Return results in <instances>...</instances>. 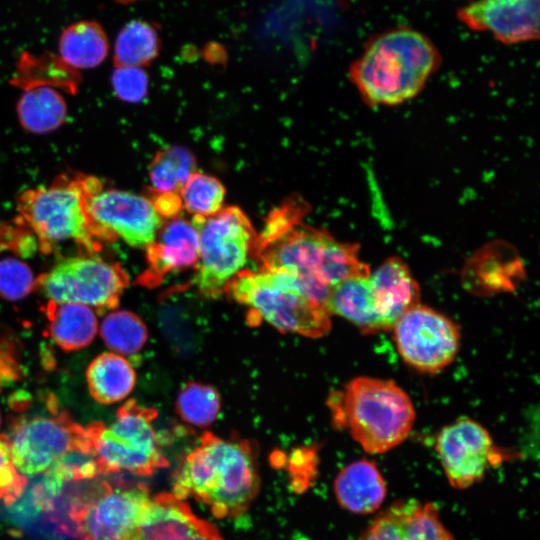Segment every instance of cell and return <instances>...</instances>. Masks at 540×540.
<instances>
[{"label": "cell", "instance_id": "obj_37", "mask_svg": "<svg viewBox=\"0 0 540 540\" xmlns=\"http://www.w3.org/2000/svg\"><path fill=\"white\" fill-rule=\"evenodd\" d=\"M0 423H1V417H0Z\"/></svg>", "mask_w": 540, "mask_h": 540}, {"label": "cell", "instance_id": "obj_8", "mask_svg": "<svg viewBox=\"0 0 540 540\" xmlns=\"http://www.w3.org/2000/svg\"><path fill=\"white\" fill-rule=\"evenodd\" d=\"M199 257L193 284L208 297H218L244 270L256 236L247 216L238 207L222 208L208 217L194 216Z\"/></svg>", "mask_w": 540, "mask_h": 540}, {"label": "cell", "instance_id": "obj_7", "mask_svg": "<svg viewBox=\"0 0 540 540\" xmlns=\"http://www.w3.org/2000/svg\"><path fill=\"white\" fill-rule=\"evenodd\" d=\"M155 417L154 410L130 400L110 425L93 422L86 427L101 475L125 471L150 476L168 465L157 443Z\"/></svg>", "mask_w": 540, "mask_h": 540}, {"label": "cell", "instance_id": "obj_23", "mask_svg": "<svg viewBox=\"0 0 540 540\" xmlns=\"http://www.w3.org/2000/svg\"><path fill=\"white\" fill-rule=\"evenodd\" d=\"M86 379L92 397L111 404L128 396L136 382L130 362L117 353H102L88 366Z\"/></svg>", "mask_w": 540, "mask_h": 540}, {"label": "cell", "instance_id": "obj_34", "mask_svg": "<svg viewBox=\"0 0 540 540\" xmlns=\"http://www.w3.org/2000/svg\"><path fill=\"white\" fill-rule=\"evenodd\" d=\"M27 485V478L14 466L5 435H0V500L7 505L18 500Z\"/></svg>", "mask_w": 540, "mask_h": 540}, {"label": "cell", "instance_id": "obj_14", "mask_svg": "<svg viewBox=\"0 0 540 540\" xmlns=\"http://www.w3.org/2000/svg\"><path fill=\"white\" fill-rule=\"evenodd\" d=\"M435 444L445 475L457 489L480 481L497 454L488 431L468 417L443 427Z\"/></svg>", "mask_w": 540, "mask_h": 540}, {"label": "cell", "instance_id": "obj_19", "mask_svg": "<svg viewBox=\"0 0 540 540\" xmlns=\"http://www.w3.org/2000/svg\"><path fill=\"white\" fill-rule=\"evenodd\" d=\"M369 283L385 331L409 309L420 303V287L409 266L394 256L369 274Z\"/></svg>", "mask_w": 540, "mask_h": 540}, {"label": "cell", "instance_id": "obj_6", "mask_svg": "<svg viewBox=\"0 0 540 540\" xmlns=\"http://www.w3.org/2000/svg\"><path fill=\"white\" fill-rule=\"evenodd\" d=\"M87 181L88 176L81 174L60 175L50 186L20 195L22 223L34 232L43 252L67 240L75 241L89 254L100 250L86 211Z\"/></svg>", "mask_w": 540, "mask_h": 540}, {"label": "cell", "instance_id": "obj_5", "mask_svg": "<svg viewBox=\"0 0 540 540\" xmlns=\"http://www.w3.org/2000/svg\"><path fill=\"white\" fill-rule=\"evenodd\" d=\"M225 292L258 320L282 332L319 338L331 328L325 306L311 298L301 282L287 272L243 270Z\"/></svg>", "mask_w": 540, "mask_h": 540}, {"label": "cell", "instance_id": "obj_22", "mask_svg": "<svg viewBox=\"0 0 540 540\" xmlns=\"http://www.w3.org/2000/svg\"><path fill=\"white\" fill-rule=\"evenodd\" d=\"M45 312L50 337L60 348L78 350L93 341L97 332V318L89 306L50 300Z\"/></svg>", "mask_w": 540, "mask_h": 540}, {"label": "cell", "instance_id": "obj_28", "mask_svg": "<svg viewBox=\"0 0 540 540\" xmlns=\"http://www.w3.org/2000/svg\"><path fill=\"white\" fill-rule=\"evenodd\" d=\"M193 154L186 148L172 146L156 154L149 167V179L156 194L179 193L196 172Z\"/></svg>", "mask_w": 540, "mask_h": 540}, {"label": "cell", "instance_id": "obj_30", "mask_svg": "<svg viewBox=\"0 0 540 540\" xmlns=\"http://www.w3.org/2000/svg\"><path fill=\"white\" fill-rule=\"evenodd\" d=\"M220 397L208 385L191 382L180 391L176 408L180 418L188 424L204 427L212 424L220 411Z\"/></svg>", "mask_w": 540, "mask_h": 540}, {"label": "cell", "instance_id": "obj_12", "mask_svg": "<svg viewBox=\"0 0 540 540\" xmlns=\"http://www.w3.org/2000/svg\"><path fill=\"white\" fill-rule=\"evenodd\" d=\"M128 283L119 264L95 256L64 259L35 281L51 301L79 303L98 311L115 308Z\"/></svg>", "mask_w": 540, "mask_h": 540}, {"label": "cell", "instance_id": "obj_10", "mask_svg": "<svg viewBox=\"0 0 540 540\" xmlns=\"http://www.w3.org/2000/svg\"><path fill=\"white\" fill-rule=\"evenodd\" d=\"M86 211L92 233L101 244L120 238L132 247L146 249L162 225L151 199L105 189L98 178L91 176L87 181Z\"/></svg>", "mask_w": 540, "mask_h": 540}, {"label": "cell", "instance_id": "obj_35", "mask_svg": "<svg viewBox=\"0 0 540 540\" xmlns=\"http://www.w3.org/2000/svg\"><path fill=\"white\" fill-rule=\"evenodd\" d=\"M155 199H151L162 217H174L180 210L182 203L178 193L156 194Z\"/></svg>", "mask_w": 540, "mask_h": 540}, {"label": "cell", "instance_id": "obj_38", "mask_svg": "<svg viewBox=\"0 0 540 540\" xmlns=\"http://www.w3.org/2000/svg\"><path fill=\"white\" fill-rule=\"evenodd\" d=\"M1 248V247H0Z\"/></svg>", "mask_w": 540, "mask_h": 540}, {"label": "cell", "instance_id": "obj_2", "mask_svg": "<svg viewBox=\"0 0 540 540\" xmlns=\"http://www.w3.org/2000/svg\"><path fill=\"white\" fill-rule=\"evenodd\" d=\"M441 63L422 32L397 27L372 36L349 68L362 99L371 106H395L418 95Z\"/></svg>", "mask_w": 540, "mask_h": 540}, {"label": "cell", "instance_id": "obj_33", "mask_svg": "<svg viewBox=\"0 0 540 540\" xmlns=\"http://www.w3.org/2000/svg\"><path fill=\"white\" fill-rule=\"evenodd\" d=\"M111 81L117 97L124 101L139 102L148 91V76L140 67L118 66Z\"/></svg>", "mask_w": 540, "mask_h": 540}, {"label": "cell", "instance_id": "obj_9", "mask_svg": "<svg viewBox=\"0 0 540 540\" xmlns=\"http://www.w3.org/2000/svg\"><path fill=\"white\" fill-rule=\"evenodd\" d=\"M5 436L12 462L24 476L47 473L70 452L91 447L86 427L65 412L20 417Z\"/></svg>", "mask_w": 540, "mask_h": 540}, {"label": "cell", "instance_id": "obj_4", "mask_svg": "<svg viewBox=\"0 0 540 540\" xmlns=\"http://www.w3.org/2000/svg\"><path fill=\"white\" fill-rule=\"evenodd\" d=\"M335 426L346 429L368 453H385L410 434L415 409L409 395L393 380L358 376L328 400Z\"/></svg>", "mask_w": 540, "mask_h": 540}, {"label": "cell", "instance_id": "obj_18", "mask_svg": "<svg viewBox=\"0 0 540 540\" xmlns=\"http://www.w3.org/2000/svg\"><path fill=\"white\" fill-rule=\"evenodd\" d=\"M146 250L148 268L140 277V282L156 285L168 273L196 265L199 257L197 230L192 222L172 218L161 225Z\"/></svg>", "mask_w": 540, "mask_h": 540}, {"label": "cell", "instance_id": "obj_29", "mask_svg": "<svg viewBox=\"0 0 540 540\" xmlns=\"http://www.w3.org/2000/svg\"><path fill=\"white\" fill-rule=\"evenodd\" d=\"M100 334L109 348L125 355L139 352L148 338L141 318L125 310L108 314L101 323Z\"/></svg>", "mask_w": 540, "mask_h": 540}, {"label": "cell", "instance_id": "obj_1", "mask_svg": "<svg viewBox=\"0 0 540 540\" xmlns=\"http://www.w3.org/2000/svg\"><path fill=\"white\" fill-rule=\"evenodd\" d=\"M254 247L262 268L295 276L307 294L322 305L339 282L370 274L357 244L338 241L325 230L294 219L273 231H263Z\"/></svg>", "mask_w": 540, "mask_h": 540}, {"label": "cell", "instance_id": "obj_27", "mask_svg": "<svg viewBox=\"0 0 540 540\" xmlns=\"http://www.w3.org/2000/svg\"><path fill=\"white\" fill-rule=\"evenodd\" d=\"M160 37L157 28L145 20H131L117 35L114 64L141 67L150 63L159 53Z\"/></svg>", "mask_w": 540, "mask_h": 540}, {"label": "cell", "instance_id": "obj_31", "mask_svg": "<svg viewBox=\"0 0 540 540\" xmlns=\"http://www.w3.org/2000/svg\"><path fill=\"white\" fill-rule=\"evenodd\" d=\"M179 197L188 212L208 217L222 209L225 188L217 178L195 172L180 190Z\"/></svg>", "mask_w": 540, "mask_h": 540}, {"label": "cell", "instance_id": "obj_16", "mask_svg": "<svg viewBox=\"0 0 540 540\" xmlns=\"http://www.w3.org/2000/svg\"><path fill=\"white\" fill-rule=\"evenodd\" d=\"M124 540H223L209 522L196 516L173 493L151 498L139 522Z\"/></svg>", "mask_w": 540, "mask_h": 540}, {"label": "cell", "instance_id": "obj_13", "mask_svg": "<svg viewBox=\"0 0 540 540\" xmlns=\"http://www.w3.org/2000/svg\"><path fill=\"white\" fill-rule=\"evenodd\" d=\"M391 330L404 362L423 373L443 370L459 351V326L443 313L421 303L406 311Z\"/></svg>", "mask_w": 540, "mask_h": 540}, {"label": "cell", "instance_id": "obj_3", "mask_svg": "<svg viewBox=\"0 0 540 540\" xmlns=\"http://www.w3.org/2000/svg\"><path fill=\"white\" fill-rule=\"evenodd\" d=\"M173 490L180 499L190 496L202 502L217 518L243 514L259 490L251 447L205 433L184 459Z\"/></svg>", "mask_w": 540, "mask_h": 540}, {"label": "cell", "instance_id": "obj_25", "mask_svg": "<svg viewBox=\"0 0 540 540\" xmlns=\"http://www.w3.org/2000/svg\"><path fill=\"white\" fill-rule=\"evenodd\" d=\"M80 82L77 70L63 62L59 55L45 52L41 55L23 53L11 83L23 90L36 86L60 88L75 92Z\"/></svg>", "mask_w": 540, "mask_h": 540}, {"label": "cell", "instance_id": "obj_20", "mask_svg": "<svg viewBox=\"0 0 540 540\" xmlns=\"http://www.w3.org/2000/svg\"><path fill=\"white\" fill-rule=\"evenodd\" d=\"M339 504L356 514H368L383 503L387 489L376 464L361 459L344 467L334 481Z\"/></svg>", "mask_w": 540, "mask_h": 540}, {"label": "cell", "instance_id": "obj_24", "mask_svg": "<svg viewBox=\"0 0 540 540\" xmlns=\"http://www.w3.org/2000/svg\"><path fill=\"white\" fill-rule=\"evenodd\" d=\"M108 50L106 33L95 21L71 24L60 35L59 57L75 70L97 67L106 58Z\"/></svg>", "mask_w": 540, "mask_h": 540}, {"label": "cell", "instance_id": "obj_11", "mask_svg": "<svg viewBox=\"0 0 540 540\" xmlns=\"http://www.w3.org/2000/svg\"><path fill=\"white\" fill-rule=\"evenodd\" d=\"M150 499L144 485L101 482L72 502L69 515L80 540H124Z\"/></svg>", "mask_w": 540, "mask_h": 540}, {"label": "cell", "instance_id": "obj_17", "mask_svg": "<svg viewBox=\"0 0 540 540\" xmlns=\"http://www.w3.org/2000/svg\"><path fill=\"white\" fill-rule=\"evenodd\" d=\"M361 540H454L432 503L398 501L383 511Z\"/></svg>", "mask_w": 540, "mask_h": 540}, {"label": "cell", "instance_id": "obj_36", "mask_svg": "<svg viewBox=\"0 0 540 540\" xmlns=\"http://www.w3.org/2000/svg\"><path fill=\"white\" fill-rule=\"evenodd\" d=\"M115 1L121 4H129L138 0H115Z\"/></svg>", "mask_w": 540, "mask_h": 540}, {"label": "cell", "instance_id": "obj_21", "mask_svg": "<svg viewBox=\"0 0 540 540\" xmlns=\"http://www.w3.org/2000/svg\"><path fill=\"white\" fill-rule=\"evenodd\" d=\"M368 277H351L339 282L331 289L324 306L330 315L348 320L364 334H373L385 329Z\"/></svg>", "mask_w": 540, "mask_h": 540}, {"label": "cell", "instance_id": "obj_32", "mask_svg": "<svg viewBox=\"0 0 540 540\" xmlns=\"http://www.w3.org/2000/svg\"><path fill=\"white\" fill-rule=\"evenodd\" d=\"M35 280L30 268L12 258L0 260V295L10 301L27 296L34 288Z\"/></svg>", "mask_w": 540, "mask_h": 540}, {"label": "cell", "instance_id": "obj_15", "mask_svg": "<svg viewBox=\"0 0 540 540\" xmlns=\"http://www.w3.org/2000/svg\"><path fill=\"white\" fill-rule=\"evenodd\" d=\"M457 16L468 29L491 34L504 44L538 39L540 0H474Z\"/></svg>", "mask_w": 540, "mask_h": 540}, {"label": "cell", "instance_id": "obj_26", "mask_svg": "<svg viewBox=\"0 0 540 540\" xmlns=\"http://www.w3.org/2000/svg\"><path fill=\"white\" fill-rule=\"evenodd\" d=\"M17 112L25 130L41 134L54 131L63 124L67 105L63 96L53 87L36 86L24 90Z\"/></svg>", "mask_w": 540, "mask_h": 540}]
</instances>
